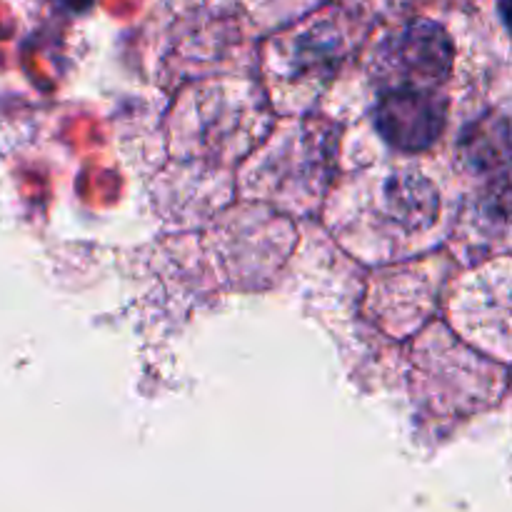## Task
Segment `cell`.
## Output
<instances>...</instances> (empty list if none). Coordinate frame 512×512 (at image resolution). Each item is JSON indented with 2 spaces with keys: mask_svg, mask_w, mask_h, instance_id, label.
I'll use <instances>...</instances> for the list:
<instances>
[{
  "mask_svg": "<svg viewBox=\"0 0 512 512\" xmlns=\"http://www.w3.org/2000/svg\"><path fill=\"white\" fill-rule=\"evenodd\" d=\"M455 48L448 30L433 20H410L390 30L370 55V78L385 88L443 90L453 73Z\"/></svg>",
  "mask_w": 512,
  "mask_h": 512,
  "instance_id": "cell-4",
  "label": "cell"
},
{
  "mask_svg": "<svg viewBox=\"0 0 512 512\" xmlns=\"http://www.w3.org/2000/svg\"><path fill=\"white\" fill-rule=\"evenodd\" d=\"M370 188L373 193L363 213L373 218L375 230L393 235L400 243L410 238H425L443 215L438 185L415 165L373 173Z\"/></svg>",
  "mask_w": 512,
  "mask_h": 512,
  "instance_id": "cell-5",
  "label": "cell"
},
{
  "mask_svg": "<svg viewBox=\"0 0 512 512\" xmlns=\"http://www.w3.org/2000/svg\"><path fill=\"white\" fill-rule=\"evenodd\" d=\"M335 153L338 130L328 120H288L248 160L240 190L245 198L273 205L288 215H310L328 193Z\"/></svg>",
  "mask_w": 512,
  "mask_h": 512,
  "instance_id": "cell-2",
  "label": "cell"
},
{
  "mask_svg": "<svg viewBox=\"0 0 512 512\" xmlns=\"http://www.w3.org/2000/svg\"><path fill=\"white\" fill-rule=\"evenodd\" d=\"M503 118V115H500ZM488 120V123L475 125V135L470 133L465 138V160L470 170L478 175H488L490 183L498 180H510V135H508V118L500 123Z\"/></svg>",
  "mask_w": 512,
  "mask_h": 512,
  "instance_id": "cell-7",
  "label": "cell"
},
{
  "mask_svg": "<svg viewBox=\"0 0 512 512\" xmlns=\"http://www.w3.org/2000/svg\"><path fill=\"white\" fill-rule=\"evenodd\" d=\"M353 50V33L338 15H323L275 38L265 55L270 105L278 113H310Z\"/></svg>",
  "mask_w": 512,
  "mask_h": 512,
  "instance_id": "cell-3",
  "label": "cell"
},
{
  "mask_svg": "<svg viewBox=\"0 0 512 512\" xmlns=\"http://www.w3.org/2000/svg\"><path fill=\"white\" fill-rule=\"evenodd\" d=\"M448 123V95L430 88L378 90L373 125L380 138L400 153L433 148Z\"/></svg>",
  "mask_w": 512,
  "mask_h": 512,
  "instance_id": "cell-6",
  "label": "cell"
},
{
  "mask_svg": "<svg viewBox=\"0 0 512 512\" xmlns=\"http://www.w3.org/2000/svg\"><path fill=\"white\" fill-rule=\"evenodd\" d=\"M273 125L268 100L248 80H213L180 95L170 120V150L185 163L230 165Z\"/></svg>",
  "mask_w": 512,
  "mask_h": 512,
  "instance_id": "cell-1",
  "label": "cell"
}]
</instances>
